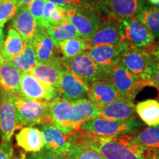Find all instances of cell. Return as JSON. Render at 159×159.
Returning <instances> with one entry per match:
<instances>
[{"instance_id":"obj_1","label":"cell","mask_w":159,"mask_h":159,"mask_svg":"<svg viewBox=\"0 0 159 159\" xmlns=\"http://www.w3.org/2000/svg\"><path fill=\"white\" fill-rule=\"evenodd\" d=\"M130 134L100 136L79 130L75 133V142L92 148L105 159H158L159 152L135 144Z\"/></svg>"},{"instance_id":"obj_2","label":"cell","mask_w":159,"mask_h":159,"mask_svg":"<svg viewBox=\"0 0 159 159\" xmlns=\"http://www.w3.org/2000/svg\"><path fill=\"white\" fill-rule=\"evenodd\" d=\"M142 126V123L135 116L122 121L110 120L96 116L83 122L79 130L96 136H110L134 134L140 130Z\"/></svg>"},{"instance_id":"obj_3","label":"cell","mask_w":159,"mask_h":159,"mask_svg":"<svg viewBox=\"0 0 159 159\" xmlns=\"http://www.w3.org/2000/svg\"><path fill=\"white\" fill-rule=\"evenodd\" d=\"M13 101L16 112L18 129L52 123L49 116L50 102L25 99L19 95L13 97Z\"/></svg>"},{"instance_id":"obj_4","label":"cell","mask_w":159,"mask_h":159,"mask_svg":"<svg viewBox=\"0 0 159 159\" xmlns=\"http://www.w3.org/2000/svg\"><path fill=\"white\" fill-rule=\"evenodd\" d=\"M61 59L66 70L82 77L89 85L98 80L110 81L111 69L103 68L97 64L86 52L72 58L61 57Z\"/></svg>"},{"instance_id":"obj_5","label":"cell","mask_w":159,"mask_h":159,"mask_svg":"<svg viewBox=\"0 0 159 159\" xmlns=\"http://www.w3.org/2000/svg\"><path fill=\"white\" fill-rule=\"evenodd\" d=\"M110 81L121 96L131 100L144 87L151 86L150 83L136 76L120 62L111 69Z\"/></svg>"},{"instance_id":"obj_6","label":"cell","mask_w":159,"mask_h":159,"mask_svg":"<svg viewBox=\"0 0 159 159\" xmlns=\"http://www.w3.org/2000/svg\"><path fill=\"white\" fill-rule=\"evenodd\" d=\"M68 21L76 28L82 39L88 40L99 28L105 16L93 10L66 7Z\"/></svg>"},{"instance_id":"obj_7","label":"cell","mask_w":159,"mask_h":159,"mask_svg":"<svg viewBox=\"0 0 159 159\" xmlns=\"http://www.w3.org/2000/svg\"><path fill=\"white\" fill-rule=\"evenodd\" d=\"M153 62V57L146 49L133 47H128L120 60V63L130 72L149 83L152 76Z\"/></svg>"},{"instance_id":"obj_8","label":"cell","mask_w":159,"mask_h":159,"mask_svg":"<svg viewBox=\"0 0 159 159\" xmlns=\"http://www.w3.org/2000/svg\"><path fill=\"white\" fill-rule=\"evenodd\" d=\"M19 96L25 99L51 102L61 97L59 90L41 82L29 72H22L20 80Z\"/></svg>"},{"instance_id":"obj_9","label":"cell","mask_w":159,"mask_h":159,"mask_svg":"<svg viewBox=\"0 0 159 159\" xmlns=\"http://www.w3.org/2000/svg\"><path fill=\"white\" fill-rule=\"evenodd\" d=\"M119 27L122 41L128 47L144 49L155 41L154 35L135 17L122 19Z\"/></svg>"},{"instance_id":"obj_10","label":"cell","mask_w":159,"mask_h":159,"mask_svg":"<svg viewBox=\"0 0 159 159\" xmlns=\"http://www.w3.org/2000/svg\"><path fill=\"white\" fill-rule=\"evenodd\" d=\"M89 85L78 75L64 69L60 80L61 98L68 102L89 99Z\"/></svg>"},{"instance_id":"obj_11","label":"cell","mask_w":159,"mask_h":159,"mask_svg":"<svg viewBox=\"0 0 159 159\" xmlns=\"http://www.w3.org/2000/svg\"><path fill=\"white\" fill-rule=\"evenodd\" d=\"M39 129L43 134L45 150L65 156L74 146V134H64L52 123L39 125Z\"/></svg>"},{"instance_id":"obj_12","label":"cell","mask_w":159,"mask_h":159,"mask_svg":"<svg viewBox=\"0 0 159 159\" xmlns=\"http://www.w3.org/2000/svg\"><path fill=\"white\" fill-rule=\"evenodd\" d=\"M85 41L89 49L99 46L119 44L123 42L121 37L119 21L112 16L105 18L94 34Z\"/></svg>"},{"instance_id":"obj_13","label":"cell","mask_w":159,"mask_h":159,"mask_svg":"<svg viewBox=\"0 0 159 159\" xmlns=\"http://www.w3.org/2000/svg\"><path fill=\"white\" fill-rule=\"evenodd\" d=\"M18 129L17 116L13 97L0 95V135L2 142L11 141Z\"/></svg>"},{"instance_id":"obj_14","label":"cell","mask_w":159,"mask_h":159,"mask_svg":"<svg viewBox=\"0 0 159 159\" xmlns=\"http://www.w3.org/2000/svg\"><path fill=\"white\" fill-rule=\"evenodd\" d=\"M128 47L124 42H122L115 45L91 47L85 52L97 64L103 68L111 69L120 62L123 52Z\"/></svg>"},{"instance_id":"obj_15","label":"cell","mask_w":159,"mask_h":159,"mask_svg":"<svg viewBox=\"0 0 159 159\" xmlns=\"http://www.w3.org/2000/svg\"><path fill=\"white\" fill-rule=\"evenodd\" d=\"M64 69L62 59L57 57L50 62L37 63L29 73L39 80L55 87L60 91V80Z\"/></svg>"},{"instance_id":"obj_16","label":"cell","mask_w":159,"mask_h":159,"mask_svg":"<svg viewBox=\"0 0 159 159\" xmlns=\"http://www.w3.org/2000/svg\"><path fill=\"white\" fill-rule=\"evenodd\" d=\"M72 105L73 102L63 100L61 97L55 98L49 102V116L52 123L66 135L76 132L69 122Z\"/></svg>"},{"instance_id":"obj_17","label":"cell","mask_w":159,"mask_h":159,"mask_svg":"<svg viewBox=\"0 0 159 159\" xmlns=\"http://www.w3.org/2000/svg\"><path fill=\"white\" fill-rule=\"evenodd\" d=\"M22 72L12 66L0 55V95L15 97L19 94Z\"/></svg>"},{"instance_id":"obj_18","label":"cell","mask_w":159,"mask_h":159,"mask_svg":"<svg viewBox=\"0 0 159 159\" xmlns=\"http://www.w3.org/2000/svg\"><path fill=\"white\" fill-rule=\"evenodd\" d=\"M38 63H48L57 57V49L53 40L42 26H39L32 41Z\"/></svg>"},{"instance_id":"obj_19","label":"cell","mask_w":159,"mask_h":159,"mask_svg":"<svg viewBox=\"0 0 159 159\" xmlns=\"http://www.w3.org/2000/svg\"><path fill=\"white\" fill-rule=\"evenodd\" d=\"M109 15L120 21L122 19L134 18L144 7V0H104Z\"/></svg>"},{"instance_id":"obj_20","label":"cell","mask_w":159,"mask_h":159,"mask_svg":"<svg viewBox=\"0 0 159 159\" xmlns=\"http://www.w3.org/2000/svg\"><path fill=\"white\" fill-rule=\"evenodd\" d=\"M134 100L122 97L110 104L99 107V116L115 121L126 120L135 116Z\"/></svg>"},{"instance_id":"obj_21","label":"cell","mask_w":159,"mask_h":159,"mask_svg":"<svg viewBox=\"0 0 159 159\" xmlns=\"http://www.w3.org/2000/svg\"><path fill=\"white\" fill-rule=\"evenodd\" d=\"M11 25L25 43H31L39 28V25L30 13L27 6L20 7L13 19Z\"/></svg>"},{"instance_id":"obj_22","label":"cell","mask_w":159,"mask_h":159,"mask_svg":"<svg viewBox=\"0 0 159 159\" xmlns=\"http://www.w3.org/2000/svg\"><path fill=\"white\" fill-rule=\"evenodd\" d=\"M114 85L108 80H98L89 85V100L102 107L122 98Z\"/></svg>"},{"instance_id":"obj_23","label":"cell","mask_w":159,"mask_h":159,"mask_svg":"<svg viewBox=\"0 0 159 159\" xmlns=\"http://www.w3.org/2000/svg\"><path fill=\"white\" fill-rule=\"evenodd\" d=\"M17 145L27 152H39L43 149V134L35 127H25L16 135Z\"/></svg>"},{"instance_id":"obj_24","label":"cell","mask_w":159,"mask_h":159,"mask_svg":"<svg viewBox=\"0 0 159 159\" xmlns=\"http://www.w3.org/2000/svg\"><path fill=\"white\" fill-rule=\"evenodd\" d=\"M96 116H99V107L89 99H81L73 102L69 122L71 128L77 131L83 122Z\"/></svg>"},{"instance_id":"obj_25","label":"cell","mask_w":159,"mask_h":159,"mask_svg":"<svg viewBox=\"0 0 159 159\" xmlns=\"http://www.w3.org/2000/svg\"><path fill=\"white\" fill-rule=\"evenodd\" d=\"M25 47L26 43L21 35L13 27H10L2 48L0 51V55L5 60L10 61L21 55Z\"/></svg>"},{"instance_id":"obj_26","label":"cell","mask_w":159,"mask_h":159,"mask_svg":"<svg viewBox=\"0 0 159 159\" xmlns=\"http://www.w3.org/2000/svg\"><path fill=\"white\" fill-rule=\"evenodd\" d=\"M136 112L149 127L159 125V102L156 99H147L138 102L136 105Z\"/></svg>"},{"instance_id":"obj_27","label":"cell","mask_w":159,"mask_h":159,"mask_svg":"<svg viewBox=\"0 0 159 159\" xmlns=\"http://www.w3.org/2000/svg\"><path fill=\"white\" fill-rule=\"evenodd\" d=\"M133 141L143 148L159 152V125L144 129L133 136Z\"/></svg>"},{"instance_id":"obj_28","label":"cell","mask_w":159,"mask_h":159,"mask_svg":"<svg viewBox=\"0 0 159 159\" xmlns=\"http://www.w3.org/2000/svg\"><path fill=\"white\" fill-rule=\"evenodd\" d=\"M135 18L155 38H159V7L144 6Z\"/></svg>"},{"instance_id":"obj_29","label":"cell","mask_w":159,"mask_h":159,"mask_svg":"<svg viewBox=\"0 0 159 159\" xmlns=\"http://www.w3.org/2000/svg\"><path fill=\"white\" fill-rule=\"evenodd\" d=\"M55 46L57 50L62 54L63 57L68 59L72 58L89 49L86 41L82 38H75L60 41Z\"/></svg>"},{"instance_id":"obj_30","label":"cell","mask_w":159,"mask_h":159,"mask_svg":"<svg viewBox=\"0 0 159 159\" xmlns=\"http://www.w3.org/2000/svg\"><path fill=\"white\" fill-rule=\"evenodd\" d=\"M7 61L21 72H30L38 63L32 42L26 43L25 50L21 55Z\"/></svg>"},{"instance_id":"obj_31","label":"cell","mask_w":159,"mask_h":159,"mask_svg":"<svg viewBox=\"0 0 159 159\" xmlns=\"http://www.w3.org/2000/svg\"><path fill=\"white\" fill-rule=\"evenodd\" d=\"M62 7H75L93 10L105 16H109L104 4V0H47Z\"/></svg>"},{"instance_id":"obj_32","label":"cell","mask_w":159,"mask_h":159,"mask_svg":"<svg viewBox=\"0 0 159 159\" xmlns=\"http://www.w3.org/2000/svg\"><path fill=\"white\" fill-rule=\"evenodd\" d=\"M46 30L48 35L53 40L55 44L65 40L81 38L76 28L69 21L56 27L49 26Z\"/></svg>"},{"instance_id":"obj_33","label":"cell","mask_w":159,"mask_h":159,"mask_svg":"<svg viewBox=\"0 0 159 159\" xmlns=\"http://www.w3.org/2000/svg\"><path fill=\"white\" fill-rule=\"evenodd\" d=\"M64 157L65 159H105L96 150L83 144H75Z\"/></svg>"},{"instance_id":"obj_34","label":"cell","mask_w":159,"mask_h":159,"mask_svg":"<svg viewBox=\"0 0 159 159\" xmlns=\"http://www.w3.org/2000/svg\"><path fill=\"white\" fill-rule=\"evenodd\" d=\"M19 8L16 0H0V27L13 19Z\"/></svg>"},{"instance_id":"obj_35","label":"cell","mask_w":159,"mask_h":159,"mask_svg":"<svg viewBox=\"0 0 159 159\" xmlns=\"http://www.w3.org/2000/svg\"><path fill=\"white\" fill-rule=\"evenodd\" d=\"M47 0H34L30 4L27 5V9L34 18L38 25L47 28L44 19H43V9Z\"/></svg>"},{"instance_id":"obj_36","label":"cell","mask_w":159,"mask_h":159,"mask_svg":"<svg viewBox=\"0 0 159 159\" xmlns=\"http://www.w3.org/2000/svg\"><path fill=\"white\" fill-rule=\"evenodd\" d=\"M68 21L67 17V8L66 7L57 5V8L53 11L51 16L50 21H49V26H59L63 25Z\"/></svg>"},{"instance_id":"obj_37","label":"cell","mask_w":159,"mask_h":159,"mask_svg":"<svg viewBox=\"0 0 159 159\" xmlns=\"http://www.w3.org/2000/svg\"><path fill=\"white\" fill-rule=\"evenodd\" d=\"M26 159H65V157L43 149L39 152H32L26 157Z\"/></svg>"},{"instance_id":"obj_38","label":"cell","mask_w":159,"mask_h":159,"mask_svg":"<svg viewBox=\"0 0 159 159\" xmlns=\"http://www.w3.org/2000/svg\"><path fill=\"white\" fill-rule=\"evenodd\" d=\"M13 156V146L11 141L2 142L0 144V159H12Z\"/></svg>"},{"instance_id":"obj_39","label":"cell","mask_w":159,"mask_h":159,"mask_svg":"<svg viewBox=\"0 0 159 159\" xmlns=\"http://www.w3.org/2000/svg\"><path fill=\"white\" fill-rule=\"evenodd\" d=\"M57 5L49 1H46L44 5V9H43V19H44L46 25L47 27L49 26V21H50L51 16L52 14L53 11L57 8Z\"/></svg>"},{"instance_id":"obj_40","label":"cell","mask_w":159,"mask_h":159,"mask_svg":"<svg viewBox=\"0 0 159 159\" xmlns=\"http://www.w3.org/2000/svg\"><path fill=\"white\" fill-rule=\"evenodd\" d=\"M150 83L152 86L155 87L159 91V61L154 60L152 69V76H151Z\"/></svg>"},{"instance_id":"obj_41","label":"cell","mask_w":159,"mask_h":159,"mask_svg":"<svg viewBox=\"0 0 159 159\" xmlns=\"http://www.w3.org/2000/svg\"><path fill=\"white\" fill-rule=\"evenodd\" d=\"M150 53L154 60L159 61V40L158 41H154L152 44L145 48Z\"/></svg>"},{"instance_id":"obj_42","label":"cell","mask_w":159,"mask_h":159,"mask_svg":"<svg viewBox=\"0 0 159 159\" xmlns=\"http://www.w3.org/2000/svg\"><path fill=\"white\" fill-rule=\"evenodd\" d=\"M34 0H16L19 7H23V6H27L29 4H30L32 2H33Z\"/></svg>"},{"instance_id":"obj_43","label":"cell","mask_w":159,"mask_h":159,"mask_svg":"<svg viewBox=\"0 0 159 159\" xmlns=\"http://www.w3.org/2000/svg\"><path fill=\"white\" fill-rule=\"evenodd\" d=\"M4 41H5V34H4L3 27H0V51L3 47Z\"/></svg>"},{"instance_id":"obj_44","label":"cell","mask_w":159,"mask_h":159,"mask_svg":"<svg viewBox=\"0 0 159 159\" xmlns=\"http://www.w3.org/2000/svg\"><path fill=\"white\" fill-rule=\"evenodd\" d=\"M148 2L152 7H159V0H148Z\"/></svg>"}]
</instances>
